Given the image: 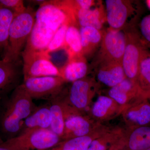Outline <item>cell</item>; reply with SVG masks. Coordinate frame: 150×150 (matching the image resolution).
<instances>
[{
  "instance_id": "cell-1",
  "label": "cell",
  "mask_w": 150,
  "mask_h": 150,
  "mask_svg": "<svg viewBox=\"0 0 150 150\" xmlns=\"http://www.w3.org/2000/svg\"><path fill=\"white\" fill-rule=\"evenodd\" d=\"M33 100L22 84L14 89L1 119L2 130L9 139L20 134L25 119L37 109Z\"/></svg>"
},
{
  "instance_id": "cell-2",
  "label": "cell",
  "mask_w": 150,
  "mask_h": 150,
  "mask_svg": "<svg viewBox=\"0 0 150 150\" xmlns=\"http://www.w3.org/2000/svg\"><path fill=\"white\" fill-rule=\"evenodd\" d=\"M35 12L28 6L24 11L15 16L11 24L8 46L4 54V60L19 62L20 56L35 24Z\"/></svg>"
},
{
  "instance_id": "cell-3",
  "label": "cell",
  "mask_w": 150,
  "mask_h": 150,
  "mask_svg": "<svg viewBox=\"0 0 150 150\" xmlns=\"http://www.w3.org/2000/svg\"><path fill=\"white\" fill-rule=\"evenodd\" d=\"M62 141L50 129H32L0 144L12 150H48Z\"/></svg>"
},
{
  "instance_id": "cell-4",
  "label": "cell",
  "mask_w": 150,
  "mask_h": 150,
  "mask_svg": "<svg viewBox=\"0 0 150 150\" xmlns=\"http://www.w3.org/2000/svg\"><path fill=\"white\" fill-rule=\"evenodd\" d=\"M123 30L126 34V45L122 59V66L126 79L137 84L140 60L148 48L144 44L139 31L135 24Z\"/></svg>"
},
{
  "instance_id": "cell-5",
  "label": "cell",
  "mask_w": 150,
  "mask_h": 150,
  "mask_svg": "<svg viewBox=\"0 0 150 150\" xmlns=\"http://www.w3.org/2000/svg\"><path fill=\"white\" fill-rule=\"evenodd\" d=\"M21 56L24 79L44 76L62 77L59 69L53 64L50 55L46 51L24 49Z\"/></svg>"
},
{
  "instance_id": "cell-6",
  "label": "cell",
  "mask_w": 150,
  "mask_h": 150,
  "mask_svg": "<svg viewBox=\"0 0 150 150\" xmlns=\"http://www.w3.org/2000/svg\"><path fill=\"white\" fill-rule=\"evenodd\" d=\"M126 45V36L123 30L108 28L103 32L96 64L105 62L122 63Z\"/></svg>"
},
{
  "instance_id": "cell-7",
  "label": "cell",
  "mask_w": 150,
  "mask_h": 150,
  "mask_svg": "<svg viewBox=\"0 0 150 150\" xmlns=\"http://www.w3.org/2000/svg\"><path fill=\"white\" fill-rule=\"evenodd\" d=\"M65 82L61 77L44 76L25 79L22 85L33 99L50 101L63 92Z\"/></svg>"
},
{
  "instance_id": "cell-8",
  "label": "cell",
  "mask_w": 150,
  "mask_h": 150,
  "mask_svg": "<svg viewBox=\"0 0 150 150\" xmlns=\"http://www.w3.org/2000/svg\"><path fill=\"white\" fill-rule=\"evenodd\" d=\"M106 21L110 28L123 30L135 23H131L130 18L135 19L139 15L138 9L134 6V1L127 0H106Z\"/></svg>"
},
{
  "instance_id": "cell-9",
  "label": "cell",
  "mask_w": 150,
  "mask_h": 150,
  "mask_svg": "<svg viewBox=\"0 0 150 150\" xmlns=\"http://www.w3.org/2000/svg\"><path fill=\"white\" fill-rule=\"evenodd\" d=\"M97 84L93 79L86 77L72 83L66 96L67 103L80 112L86 109L95 94Z\"/></svg>"
},
{
  "instance_id": "cell-10",
  "label": "cell",
  "mask_w": 150,
  "mask_h": 150,
  "mask_svg": "<svg viewBox=\"0 0 150 150\" xmlns=\"http://www.w3.org/2000/svg\"><path fill=\"white\" fill-rule=\"evenodd\" d=\"M123 119L129 128L149 126L150 123V98L140 92L136 98L123 108Z\"/></svg>"
},
{
  "instance_id": "cell-11",
  "label": "cell",
  "mask_w": 150,
  "mask_h": 150,
  "mask_svg": "<svg viewBox=\"0 0 150 150\" xmlns=\"http://www.w3.org/2000/svg\"><path fill=\"white\" fill-rule=\"evenodd\" d=\"M35 21L57 31L65 24H74L69 15L54 1H45L35 12Z\"/></svg>"
},
{
  "instance_id": "cell-12",
  "label": "cell",
  "mask_w": 150,
  "mask_h": 150,
  "mask_svg": "<svg viewBox=\"0 0 150 150\" xmlns=\"http://www.w3.org/2000/svg\"><path fill=\"white\" fill-rule=\"evenodd\" d=\"M64 93V91L61 94L50 100L49 105L52 118L50 129L61 139L64 134L66 119L70 114L76 112L67 103Z\"/></svg>"
},
{
  "instance_id": "cell-13",
  "label": "cell",
  "mask_w": 150,
  "mask_h": 150,
  "mask_svg": "<svg viewBox=\"0 0 150 150\" xmlns=\"http://www.w3.org/2000/svg\"><path fill=\"white\" fill-rule=\"evenodd\" d=\"M93 129L92 122L87 117L80 112L72 113L65 121L62 141L88 135L93 132Z\"/></svg>"
},
{
  "instance_id": "cell-14",
  "label": "cell",
  "mask_w": 150,
  "mask_h": 150,
  "mask_svg": "<svg viewBox=\"0 0 150 150\" xmlns=\"http://www.w3.org/2000/svg\"><path fill=\"white\" fill-rule=\"evenodd\" d=\"M121 150H145L150 148V126L129 128L128 136L121 140Z\"/></svg>"
},
{
  "instance_id": "cell-15",
  "label": "cell",
  "mask_w": 150,
  "mask_h": 150,
  "mask_svg": "<svg viewBox=\"0 0 150 150\" xmlns=\"http://www.w3.org/2000/svg\"><path fill=\"white\" fill-rule=\"evenodd\" d=\"M97 78L99 82L111 88L126 79L122 63L105 62L97 65Z\"/></svg>"
},
{
  "instance_id": "cell-16",
  "label": "cell",
  "mask_w": 150,
  "mask_h": 150,
  "mask_svg": "<svg viewBox=\"0 0 150 150\" xmlns=\"http://www.w3.org/2000/svg\"><path fill=\"white\" fill-rule=\"evenodd\" d=\"M19 62L0 61V98L18 85L21 72Z\"/></svg>"
},
{
  "instance_id": "cell-17",
  "label": "cell",
  "mask_w": 150,
  "mask_h": 150,
  "mask_svg": "<svg viewBox=\"0 0 150 150\" xmlns=\"http://www.w3.org/2000/svg\"><path fill=\"white\" fill-rule=\"evenodd\" d=\"M73 15L79 28L92 27L101 30L106 21V13L101 4L88 9L75 11Z\"/></svg>"
},
{
  "instance_id": "cell-18",
  "label": "cell",
  "mask_w": 150,
  "mask_h": 150,
  "mask_svg": "<svg viewBox=\"0 0 150 150\" xmlns=\"http://www.w3.org/2000/svg\"><path fill=\"white\" fill-rule=\"evenodd\" d=\"M56 31L35 21L24 49L35 51H45Z\"/></svg>"
},
{
  "instance_id": "cell-19",
  "label": "cell",
  "mask_w": 150,
  "mask_h": 150,
  "mask_svg": "<svg viewBox=\"0 0 150 150\" xmlns=\"http://www.w3.org/2000/svg\"><path fill=\"white\" fill-rule=\"evenodd\" d=\"M140 93L137 84L126 78L117 85L110 88L108 94V96L117 103L123 110Z\"/></svg>"
},
{
  "instance_id": "cell-20",
  "label": "cell",
  "mask_w": 150,
  "mask_h": 150,
  "mask_svg": "<svg viewBox=\"0 0 150 150\" xmlns=\"http://www.w3.org/2000/svg\"><path fill=\"white\" fill-rule=\"evenodd\" d=\"M61 76L66 82H74L85 78L88 67L84 56H80L69 58L64 67L59 69Z\"/></svg>"
},
{
  "instance_id": "cell-21",
  "label": "cell",
  "mask_w": 150,
  "mask_h": 150,
  "mask_svg": "<svg viewBox=\"0 0 150 150\" xmlns=\"http://www.w3.org/2000/svg\"><path fill=\"white\" fill-rule=\"evenodd\" d=\"M51 121L52 118L49 105L38 107L37 109L25 119L21 133L35 128L50 129Z\"/></svg>"
},
{
  "instance_id": "cell-22",
  "label": "cell",
  "mask_w": 150,
  "mask_h": 150,
  "mask_svg": "<svg viewBox=\"0 0 150 150\" xmlns=\"http://www.w3.org/2000/svg\"><path fill=\"white\" fill-rule=\"evenodd\" d=\"M83 56L86 58L100 45L103 32L92 27L80 28Z\"/></svg>"
},
{
  "instance_id": "cell-23",
  "label": "cell",
  "mask_w": 150,
  "mask_h": 150,
  "mask_svg": "<svg viewBox=\"0 0 150 150\" xmlns=\"http://www.w3.org/2000/svg\"><path fill=\"white\" fill-rule=\"evenodd\" d=\"M118 105L117 103L109 96H100L93 105L92 114L98 120H105L110 118L119 110L122 111V108Z\"/></svg>"
},
{
  "instance_id": "cell-24",
  "label": "cell",
  "mask_w": 150,
  "mask_h": 150,
  "mask_svg": "<svg viewBox=\"0 0 150 150\" xmlns=\"http://www.w3.org/2000/svg\"><path fill=\"white\" fill-rule=\"evenodd\" d=\"M64 48L68 53L69 59L83 56L80 28L77 25L70 24L68 26Z\"/></svg>"
},
{
  "instance_id": "cell-25",
  "label": "cell",
  "mask_w": 150,
  "mask_h": 150,
  "mask_svg": "<svg viewBox=\"0 0 150 150\" xmlns=\"http://www.w3.org/2000/svg\"><path fill=\"white\" fill-rule=\"evenodd\" d=\"M96 132H92L83 137L63 140L48 150H87L93 141L103 133L99 135L98 133Z\"/></svg>"
},
{
  "instance_id": "cell-26",
  "label": "cell",
  "mask_w": 150,
  "mask_h": 150,
  "mask_svg": "<svg viewBox=\"0 0 150 150\" xmlns=\"http://www.w3.org/2000/svg\"><path fill=\"white\" fill-rule=\"evenodd\" d=\"M14 14L0 4V54H5L8 44L9 35Z\"/></svg>"
},
{
  "instance_id": "cell-27",
  "label": "cell",
  "mask_w": 150,
  "mask_h": 150,
  "mask_svg": "<svg viewBox=\"0 0 150 150\" xmlns=\"http://www.w3.org/2000/svg\"><path fill=\"white\" fill-rule=\"evenodd\" d=\"M137 84L140 92L146 95L150 93V52L146 49L142 55L139 65Z\"/></svg>"
},
{
  "instance_id": "cell-28",
  "label": "cell",
  "mask_w": 150,
  "mask_h": 150,
  "mask_svg": "<svg viewBox=\"0 0 150 150\" xmlns=\"http://www.w3.org/2000/svg\"><path fill=\"white\" fill-rule=\"evenodd\" d=\"M105 132L93 141L87 150H108L119 143L123 137H119L116 132Z\"/></svg>"
},
{
  "instance_id": "cell-29",
  "label": "cell",
  "mask_w": 150,
  "mask_h": 150,
  "mask_svg": "<svg viewBox=\"0 0 150 150\" xmlns=\"http://www.w3.org/2000/svg\"><path fill=\"white\" fill-rule=\"evenodd\" d=\"M69 25H63L57 30L45 51L48 54L64 48L66 33Z\"/></svg>"
},
{
  "instance_id": "cell-30",
  "label": "cell",
  "mask_w": 150,
  "mask_h": 150,
  "mask_svg": "<svg viewBox=\"0 0 150 150\" xmlns=\"http://www.w3.org/2000/svg\"><path fill=\"white\" fill-rule=\"evenodd\" d=\"M139 33L144 44L150 47V14L146 16L140 22Z\"/></svg>"
},
{
  "instance_id": "cell-31",
  "label": "cell",
  "mask_w": 150,
  "mask_h": 150,
  "mask_svg": "<svg viewBox=\"0 0 150 150\" xmlns=\"http://www.w3.org/2000/svg\"><path fill=\"white\" fill-rule=\"evenodd\" d=\"M0 4L12 11L14 16L24 11L26 8L22 0H0Z\"/></svg>"
},
{
  "instance_id": "cell-32",
  "label": "cell",
  "mask_w": 150,
  "mask_h": 150,
  "mask_svg": "<svg viewBox=\"0 0 150 150\" xmlns=\"http://www.w3.org/2000/svg\"><path fill=\"white\" fill-rule=\"evenodd\" d=\"M108 150H121L119 145V142L116 144L113 145Z\"/></svg>"
},
{
  "instance_id": "cell-33",
  "label": "cell",
  "mask_w": 150,
  "mask_h": 150,
  "mask_svg": "<svg viewBox=\"0 0 150 150\" xmlns=\"http://www.w3.org/2000/svg\"><path fill=\"white\" fill-rule=\"evenodd\" d=\"M0 150H12L11 149H9L4 146H3L0 144Z\"/></svg>"
},
{
  "instance_id": "cell-34",
  "label": "cell",
  "mask_w": 150,
  "mask_h": 150,
  "mask_svg": "<svg viewBox=\"0 0 150 150\" xmlns=\"http://www.w3.org/2000/svg\"><path fill=\"white\" fill-rule=\"evenodd\" d=\"M146 3L148 8L150 9V0H147V1H146Z\"/></svg>"
},
{
  "instance_id": "cell-35",
  "label": "cell",
  "mask_w": 150,
  "mask_h": 150,
  "mask_svg": "<svg viewBox=\"0 0 150 150\" xmlns=\"http://www.w3.org/2000/svg\"><path fill=\"white\" fill-rule=\"evenodd\" d=\"M145 150H150V147L148 148V149H147Z\"/></svg>"
},
{
  "instance_id": "cell-36",
  "label": "cell",
  "mask_w": 150,
  "mask_h": 150,
  "mask_svg": "<svg viewBox=\"0 0 150 150\" xmlns=\"http://www.w3.org/2000/svg\"><path fill=\"white\" fill-rule=\"evenodd\" d=\"M148 96H149V97L150 98V93L149 94H148Z\"/></svg>"
}]
</instances>
